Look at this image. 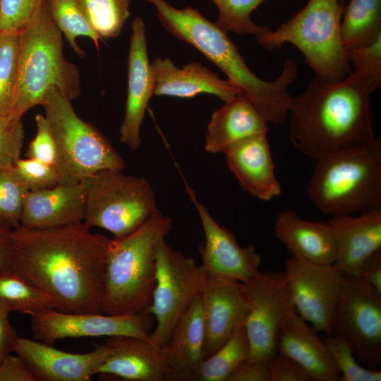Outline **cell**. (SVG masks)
<instances>
[{
	"mask_svg": "<svg viewBox=\"0 0 381 381\" xmlns=\"http://www.w3.org/2000/svg\"><path fill=\"white\" fill-rule=\"evenodd\" d=\"M337 242L334 265L344 277L358 278L361 270L381 250V209L353 214L330 217Z\"/></svg>",
	"mask_w": 381,
	"mask_h": 381,
	"instance_id": "19",
	"label": "cell"
},
{
	"mask_svg": "<svg viewBox=\"0 0 381 381\" xmlns=\"http://www.w3.org/2000/svg\"><path fill=\"white\" fill-rule=\"evenodd\" d=\"M106 343L113 349L97 370L102 377L124 381H169L162 347L137 337H110Z\"/></svg>",
	"mask_w": 381,
	"mask_h": 381,
	"instance_id": "20",
	"label": "cell"
},
{
	"mask_svg": "<svg viewBox=\"0 0 381 381\" xmlns=\"http://www.w3.org/2000/svg\"><path fill=\"white\" fill-rule=\"evenodd\" d=\"M18 55V32H0V116L11 111Z\"/></svg>",
	"mask_w": 381,
	"mask_h": 381,
	"instance_id": "34",
	"label": "cell"
},
{
	"mask_svg": "<svg viewBox=\"0 0 381 381\" xmlns=\"http://www.w3.org/2000/svg\"><path fill=\"white\" fill-rule=\"evenodd\" d=\"M172 228V219L157 209L132 233L109 239L102 313L147 312L155 285L157 248Z\"/></svg>",
	"mask_w": 381,
	"mask_h": 381,
	"instance_id": "5",
	"label": "cell"
},
{
	"mask_svg": "<svg viewBox=\"0 0 381 381\" xmlns=\"http://www.w3.org/2000/svg\"><path fill=\"white\" fill-rule=\"evenodd\" d=\"M0 300L11 312L30 315L56 310L49 295L11 270L0 273Z\"/></svg>",
	"mask_w": 381,
	"mask_h": 381,
	"instance_id": "30",
	"label": "cell"
},
{
	"mask_svg": "<svg viewBox=\"0 0 381 381\" xmlns=\"http://www.w3.org/2000/svg\"><path fill=\"white\" fill-rule=\"evenodd\" d=\"M23 140L21 118L0 116V169L13 167L20 157Z\"/></svg>",
	"mask_w": 381,
	"mask_h": 381,
	"instance_id": "38",
	"label": "cell"
},
{
	"mask_svg": "<svg viewBox=\"0 0 381 381\" xmlns=\"http://www.w3.org/2000/svg\"><path fill=\"white\" fill-rule=\"evenodd\" d=\"M36 134L30 142L27 157L44 164L55 165L56 152L55 142L45 116L37 114L35 117Z\"/></svg>",
	"mask_w": 381,
	"mask_h": 381,
	"instance_id": "41",
	"label": "cell"
},
{
	"mask_svg": "<svg viewBox=\"0 0 381 381\" xmlns=\"http://www.w3.org/2000/svg\"><path fill=\"white\" fill-rule=\"evenodd\" d=\"M84 216L82 183H59L28 192L19 224L30 229H48L82 222Z\"/></svg>",
	"mask_w": 381,
	"mask_h": 381,
	"instance_id": "22",
	"label": "cell"
},
{
	"mask_svg": "<svg viewBox=\"0 0 381 381\" xmlns=\"http://www.w3.org/2000/svg\"><path fill=\"white\" fill-rule=\"evenodd\" d=\"M205 328L200 296L174 326L162 347L169 381H191L205 359Z\"/></svg>",
	"mask_w": 381,
	"mask_h": 381,
	"instance_id": "26",
	"label": "cell"
},
{
	"mask_svg": "<svg viewBox=\"0 0 381 381\" xmlns=\"http://www.w3.org/2000/svg\"><path fill=\"white\" fill-rule=\"evenodd\" d=\"M29 190L18 175L14 165L0 169V222L11 228L20 218Z\"/></svg>",
	"mask_w": 381,
	"mask_h": 381,
	"instance_id": "36",
	"label": "cell"
},
{
	"mask_svg": "<svg viewBox=\"0 0 381 381\" xmlns=\"http://www.w3.org/2000/svg\"><path fill=\"white\" fill-rule=\"evenodd\" d=\"M207 274L200 265L171 248L165 239L156 251L155 285L147 312L155 321L151 343L163 347L181 316L203 290Z\"/></svg>",
	"mask_w": 381,
	"mask_h": 381,
	"instance_id": "10",
	"label": "cell"
},
{
	"mask_svg": "<svg viewBox=\"0 0 381 381\" xmlns=\"http://www.w3.org/2000/svg\"><path fill=\"white\" fill-rule=\"evenodd\" d=\"M348 59L353 71L358 74L370 92L381 85V35L373 42L347 51Z\"/></svg>",
	"mask_w": 381,
	"mask_h": 381,
	"instance_id": "37",
	"label": "cell"
},
{
	"mask_svg": "<svg viewBox=\"0 0 381 381\" xmlns=\"http://www.w3.org/2000/svg\"><path fill=\"white\" fill-rule=\"evenodd\" d=\"M200 299L205 328V358L224 344L245 320L248 303L242 283L208 276Z\"/></svg>",
	"mask_w": 381,
	"mask_h": 381,
	"instance_id": "18",
	"label": "cell"
},
{
	"mask_svg": "<svg viewBox=\"0 0 381 381\" xmlns=\"http://www.w3.org/2000/svg\"><path fill=\"white\" fill-rule=\"evenodd\" d=\"M145 1L156 8L162 26L174 37L193 45L219 67L267 123L280 124L286 120L293 97L288 89L298 74L294 60L285 61L274 80H264L249 69L226 33L196 8H178L165 0Z\"/></svg>",
	"mask_w": 381,
	"mask_h": 381,
	"instance_id": "3",
	"label": "cell"
},
{
	"mask_svg": "<svg viewBox=\"0 0 381 381\" xmlns=\"http://www.w3.org/2000/svg\"><path fill=\"white\" fill-rule=\"evenodd\" d=\"M242 285L248 303L247 359L269 361L277 353L281 332L296 311L286 276L284 271H260Z\"/></svg>",
	"mask_w": 381,
	"mask_h": 381,
	"instance_id": "11",
	"label": "cell"
},
{
	"mask_svg": "<svg viewBox=\"0 0 381 381\" xmlns=\"http://www.w3.org/2000/svg\"><path fill=\"white\" fill-rule=\"evenodd\" d=\"M83 222L48 229H12L11 271L49 295L56 310L102 313L109 238Z\"/></svg>",
	"mask_w": 381,
	"mask_h": 381,
	"instance_id": "1",
	"label": "cell"
},
{
	"mask_svg": "<svg viewBox=\"0 0 381 381\" xmlns=\"http://www.w3.org/2000/svg\"><path fill=\"white\" fill-rule=\"evenodd\" d=\"M212 115L207 125L205 149L219 153L250 136L267 133V123L243 96L238 95Z\"/></svg>",
	"mask_w": 381,
	"mask_h": 381,
	"instance_id": "27",
	"label": "cell"
},
{
	"mask_svg": "<svg viewBox=\"0 0 381 381\" xmlns=\"http://www.w3.org/2000/svg\"><path fill=\"white\" fill-rule=\"evenodd\" d=\"M153 316L143 312L128 315L68 313L53 309L31 315L35 339L52 344L68 338L129 336L149 341Z\"/></svg>",
	"mask_w": 381,
	"mask_h": 381,
	"instance_id": "13",
	"label": "cell"
},
{
	"mask_svg": "<svg viewBox=\"0 0 381 381\" xmlns=\"http://www.w3.org/2000/svg\"><path fill=\"white\" fill-rule=\"evenodd\" d=\"M42 106L55 142L59 183H80L96 172L124 169L122 156L109 140L80 119L59 90L50 88Z\"/></svg>",
	"mask_w": 381,
	"mask_h": 381,
	"instance_id": "8",
	"label": "cell"
},
{
	"mask_svg": "<svg viewBox=\"0 0 381 381\" xmlns=\"http://www.w3.org/2000/svg\"><path fill=\"white\" fill-rule=\"evenodd\" d=\"M307 194L329 217L381 209V140L316 160Z\"/></svg>",
	"mask_w": 381,
	"mask_h": 381,
	"instance_id": "6",
	"label": "cell"
},
{
	"mask_svg": "<svg viewBox=\"0 0 381 381\" xmlns=\"http://www.w3.org/2000/svg\"><path fill=\"white\" fill-rule=\"evenodd\" d=\"M269 361L246 358L234 369L226 381H268Z\"/></svg>",
	"mask_w": 381,
	"mask_h": 381,
	"instance_id": "44",
	"label": "cell"
},
{
	"mask_svg": "<svg viewBox=\"0 0 381 381\" xmlns=\"http://www.w3.org/2000/svg\"><path fill=\"white\" fill-rule=\"evenodd\" d=\"M218 9L214 23L224 32L254 35L255 37L269 30L267 25H258L251 19L252 12L265 0H211Z\"/></svg>",
	"mask_w": 381,
	"mask_h": 381,
	"instance_id": "33",
	"label": "cell"
},
{
	"mask_svg": "<svg viewBox=\"0 0 381 381\" xmlns=\"http://www.w3.org/2000/svg\"><path fill=\"white\" fill-rule=\"evenodd\" d=\"M277 348L297 362L310 380L340 381L339 372L319 332L296 311L284 325Z\"/></svg>",
	"mask_w": 381,
	"mask_h": 381,
	"instance_id": "25",
	"label": "cell"
},
{
	"mask_svg": "<svg viewBox=\"0 0 381 381\" xmlns=\"http://www.w3.org/2000/svg\"><path fill=\"white\" fill-rule=\"evenodd\" d=\"M344 6L340 0H309L276 30L270 28L256 40L267 50L290 43L301 52L315 76L340 81L351 72L340 30Z\"/></svg>",
	"mask_w": 381,
	"mask_h": 381,
	"instance_id": "7",
	"label": "cell"
},
{
	"mask_svg": "<svg viewBox=\"0 0 381 381\" xmlns=\"http://www.w3.org/2000/svg\"><path fill=\"white\" fill-rule=\"evenodd\" d=\"M12 228L0 222V273L11 270L13 258Z\"/></svg>",
	"mask_w": 381,
	"mask_h": 381,
	"instance_id": "47",
	"label": "cell"
},
{
	"mask_svg": "<svg viewBox=\"0 0 381 381\" xmlns=\"http://www.w3.org/2000/svg\"><path fill=\"white\" fill-rule=\"evenodd\" d=\"M85 192L83 222L99 227L114 238L125 236L139 228L158 208L155 192L143 177L122 170L96 172L81 182Z\"/></svg>",
	"mask_w": 381,
	"mask_h": 381,
	"instance_id": "9",
	"label": "cell"
},
{
	"mask_svg": "<svg viewBox=\"0 0 381 381\" xmlns=\"http://www.w3.org/2000/svg\"><path fill=\"white\" fill-rule=\"evenodd\" d=\"M346 1V0H340V1L341 2V4H343L344 5H345Z\"/></svg>",
	"mask_w": 381,
	"mask_h": 381,
	"instance_id": "48",
	"label": "cell"
},
{
	"mask_svg": "<svg viewBox=\"0 0 381 381\" xmlns=\"http://www.w3.org/2000/svg\"><path fill=\"white\" fill-rule=\"evenodd\" d=\"M244 321L215 352L205 358L191 381H226L234 369L248 355V342Z\"/></svg>",
	"mask_w": 381,
	"mask_h": 381,
	"instance_id": "29",
	"label": "cell"
},
{
	"mask_svg": "<svg viewBox=\"0 0 381 381\" xmlns=\"http://www.w3.org/2000/svg\"><path fill=\"white\" fill-rule=\"evenodd\" d=\"M14 168L29 191L53 187L59 184V177L54 166L32 158L18 159Z\"/></svg>",
	"mask_w": 381,
	"mask_h": 381,
	"instance_id": "39",
	"label": "cell"
},
{
	"mask_svg": "<svg viewBox=\"0 0 381 381\" xmlns=\"http://www.w3.org/2000/svg\"><path fill=\"white\" fill-rule=\"evenodd\" d=\"M46 2L52 20L76 54L85 55L76 42L80 36L90 38L98 48L102 39L87 22L79 0H46Z\"/></svg>",
	"mask_w": 381,
	"mask_h": 381,
	"instance_id": "31",
	"label": "cell"
},
{
	"mask_svg": "<svg viewBox=\"0 0 381 381\" xmlns=\"http://www.w3.org/2000/svg\"><path fill=\"white\" fill-rule=\"evenodd\" d=\"M128 56V87L120 141L132 150L141 145L140 128L148 102L154 95L155 78L149 62L145 25L140 16L131 25Z\"/></svg>",
	"mask_w": 381,
	"mask_h": 381,
	"instance_id": "17",
	"label": "cell"
},
{
	"mask_svg": "<svg viewBox=\"0 0 381 381\" xmlns=\"http://www.w3.org/2000/svg\"><path fill=\"white\" fill-rule=\"evenodd\" d=\"M268 381H310V378L297 362L277 351L269 361Z\"/></svg>",
	"mask_w": 381,
	"mask_h": 381,
	"instance_id": "42",
	"label": "cell"
},
{
	"mask_svg": "<svg viewBox=\"0 0 381 381\" xmlns=\"http://www.w3.org/2000/svg\"><path fill=\"white\" fill-rule=\"evenodd\" d=\"M274 233L292 256L320 265L336 260L337 242L328 221H307L295 211L285 210L276 218Z\"/></svg>",
	"mask_w": 381,
	"mask_h": 381,
	"instance_id": "24",
	"label": "cell"
},
{
	"mask_svg": "<svg viewBox=\"0 0 381 381\" xmlns=\"http://www.w3.org/2000/svg\"><path fill=\"white\" fill-rule=\"evenodd\" d=\"M344 339L358 362L381 364V294L360 278L344 277L332 320V333Z\"/></svg>",
	"mask_w": 381,
	"mask_h": 381,
	"instance_id": "12",
	"label": "cell"
},
{
	"mask_svg": "<svg viewBox=\"0 0 381 381\" xmlns=\"http://www.w3.org/2000/svg\"><path fill=\"white\" fill-rule=\"evenodd\" d=\"M131 0H79L85 17L102 38L116 37L130 16Z\"/></svg>",
	"mask_w": 381,
	"mask_h": 381,
	"instance_id": "32",
	"label": "cell"
},
{
	"mask_svg": "<svg viewBox=\"0 0 381 381\" xmlns=\"http://www.w3.org/2000/svg\"><path fill=\"white\" fill-rule=\"evenodd\" d=\"M62 33L52 20L46 0H40L26 25L18 32L16 85L10 115L20 117L42 105L56 87L71 100L81 92L78 67L63 53Z\"/></svg>",
	"mask_w": 381,
	"mask_h": 381,
	"instance_id": "4",
	"label": "cell"
},
{
	"mask_svg": "<svg viewBox=\"0 0 381 381\" xmlns=\"http://www.w3.org/2000/svg\"><path fill=\"white\" fill-rule=\"evenodd\" d=\"M11 310L0 300V362L7 354L13 352L15 341L18 336L10 323Z\"/></svg>",
	"mask_w": 381,
	"mask_h": 381,
	"instance_id": "45",
	"label": "cell"
},
{
	"mask_svg": "<svg viewBox=\"0 0 381 381\" xmlns=\"http://www.w3.org/2000/svg\"><path fill=\"white\" fill-rule=\"evenodd\" d=\"M151 67L155 95L188 98L207 93L226 102L240 95L228 80L222 79L199 62H191L179 68L169 59L157 57Z\"/></svg>",
	"mask_w": 381,
	"mask_h": 381,
	"instance_id": "23",
	"label": "cell"
},
{
	"mask_svg": "<svg viewBox=\"0 0 381 381\" xmlns=\"http://www.w3.org/2000/svg\"><path fill=\"white\" fill-rule=\"evenodd\" d=\"M185 188L197 210L204 232L200 254L207 276L241 283L249 281L260 272L261 264L260 255L255 246H240L235 235L217 222L187 183Z\"/></svg>",
	"mask_w": 381,
	"mask_h": 381,
	"instance_id": "15",
	"label": "cell"
},
{
	"mask_svg": "<svg viewBox=\"0 0 381 381\" xmlns=\"http://www.w3.org/2000/svg\"><path fill=\"white\" fill-rule=\"evenodd\" d=\"M112 351L105 342L96 345L90 352L73 353L19 335L13 349L37 381H89Z\"/></svg>",
	"mask_w": 381,
	"mask_h": 381,
	"instance_id": "16",
	"label": "cell"
},
{
	"mask_svg": "<svg viewBox=\"0 0 381 381\" xmlns=\"http://www.w3.org/2000/svg\"><path fill=\"white\" fill-rule=\"evenodd\" d=\"M40 0H0V32H18Z\"/></svg>",
	"mask_w": 381,
	"mask_h": 381,
	"instance_id": "40",
	"label": "cell"
},
{
	"mask_svg": "<svg viewBox=\"0 0 381 381\" xmlns=\"http://www.w3.org/2000/svg\"><path fill=\"white\" fill-rule=\"evenodd\" d=\"M224 154L229 169L250 195L267 201L281 194L267 133L239 141Z\"/></svg>",
	"mask_w": 381,
	"mask_h": 381,
	"instance_id": "21",
	"label": "cell"
},
{
	"mask_svg": "<svg viewBox=\"0 0 381 381\" xmlns=\"http://www.w3.org/2000/svg\"><path fill=\"white\" fill-rule=\"evenodd\" d=\"M371 93L354 71L334 83L315 76L292 98L289 141L315 161L373 142Z\"/></svg>",
	"mask_w": 381,
	"mask_h": 381,
	"instance_id": "2",
	"label": "cell"
},
{
	"mask_svg": "<svg viewBox=\"0 0 381 381\" xmlns=\"http://www.w3.org/2000/svg\"><path fill=\"white\" fill-rule=\"evenodd\" d=\"M321 337L339 372L340 381L381 380V372L362 365L344 339L334 334H323Z\"/></svg>",
	"mask_w": 381,
	"mask_h": 381,
	"instance_id": "35",
	"label": "cell"
},
{
	"mask_svg": "<svg viewBox=\"0 0 381 381\" xmlns=\"http://www.w3.org/2000/svg\"><path fill=\"white\" fill-rule=\"evenodd\" d=\"M340 30L346 51L373 42L381 35V0H349Z\"/></svg>",
	"mask_w": 381,
	"mask_h": 381,
	"instance_id": "28",
	"label": "cell"
},
{
	"mask_svg": "<svg viewBox=\"0 0 381 381\" xmlns=\"http://www.w3.org/2000/svg\"><path fill=\"white\" fill-rule=\"evenodd\" d=\"M358 278L381 294V250L375 252L367 260Z\"/></svg>",
	"mask_w": 381,
	"mask_h": 381,
	"instance_id": "46",
	"label": "cell"
},
{
	"mask_svg": "<svg viewBox=\"0 0 381 381\" xmlns=\"http://www.w3.org/2000/svg\"><path fill=\"white\" fill-rule=\"evenodd\" d=\"M284 272L296 312L319 332L332 333V320L344 277L334 264L320 265L291 255Z\"/></svg>",
	"mask_w": 381,
	"mask_h": 381,
	"instance_id": "14",
	"label": "cell"
},
{
	"mask_svg": "<svg viewBox=\"0 0 381 381\" xmlns=\"http://www.w3.org/2000/svg\"><path fill=\"white\" fill-rule=\"evenodd\" d=\"M0 381H37L25 361L16 353L7 354L0 362Z\"/></svg>",
	"mask_w": 381,
	"mask_h": 381,
	"instance_id": "43",
	"label": "cell"
}]
</instances>
